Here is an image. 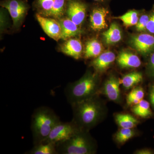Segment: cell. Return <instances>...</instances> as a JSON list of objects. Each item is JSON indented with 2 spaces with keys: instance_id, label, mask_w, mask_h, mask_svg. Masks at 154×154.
Instances as JSON below:
<instances>
[{
  "instance_id": "cell-5",
  "label": "cell",
  "mask_w": 154,
  "mask_h": 154,
  "mask_svg": "<svg viewBox=\"0 0 154 154\" xmlns=\"http://www.w3.org/2000/svg\"><path fill=\"white\" fill-rule=\"evenodd\" d=\"M80 129L73 121L60 122L53 128L47 138L42 143H51L56 145L67 140Z\"/></svg>"
},
{
  "instance_id": "cell-1",
  "label": "cell",
  "mask_w": 154,
  "mask_h": 154,
  "mask_svg": "<svg viewBox=\"0 0 154 154\" xmlns=\"http://www.w3.org/2000/svg\"><path fill=\"white\" fill-rule=\"evenodd\" d=\"M71 105L73 111L72 121L83 130L90 131L105 116V105L97 95Z\"/></svg>"
},
{
  "instance_id": "cell-20",
  "label": "cell",
  "mask_w": 154,
  "mask_h": 154,
  "mask_svg": "<svg viewBox=\"0 0 154 154\" xmlns=\"http://www.w3.org/2000/svg\"><path fill=\"white\" fill-rule=\"evenodd\" d=\"M25 154H58L56 145L51 143H40L34 145L33 148Z\"/></svg>"
},
{
  "instance_id": "cell-18",
  "label": "cell",
  "mask_w": 154,
  "mask_h": 154,
  "mask_svg": "<svg viewBox=\"0 0 154 154\" xmlns=\"http://www.w3.org/2000/svg\"><path fill=\"white\" fill-rule=\"evenodd\" d=\"M103 49V45L99 40L96 39H91L86 43L85 57L89 59L97 57L102 53Z\"/></svg>"
},
{
  "instance_id": "cell-9",
  "label": "cell",
  "mask_w": 154,
  "mask_h": 154,
  "mask_svg": "<svg viewBox=\"0 0 154 154\" xmlns=\"http://www.w3.org/2000/svg\"><path fill=\"white\" fill-rule=\"evenodd\" d=\"M36 18L42 30L48 36L55 41L61 39L62 28L59 22L55 19L43 17L40 14H36Z\"/></svg>"
},
{
  "instance_id": "cell-21",
  "label": "cell",
  "mask_w": 154,
  "mask_h": 154,
  "mask_svg": "<svg viewBox=\"0 0 154 154\" xmlns=\"http://www.w3.org/2000/svg\"><path fill=\"white\" fill-rule=\"evenodd\" d=\"M131 110L134 114L141 118H147L152 115L149 102L144 99L136 105H133Z\"/></svg>"
},
{
  "instance_id": "cell-16",
  "label": "cell",
  "mask_w": 154,
  "mask_h": 154,
  "mask_svg": "<svg viewBox=\"0 0 154 154\" xmlns=\"http://www.w3.org/2000/svg\"><path fill=\"white\" fill-rule=\"evenodd\" d=\"M102 36L104 42L107 45L116 44L122 39V31L117 23L113 22L103 33Z\"/></svg>"
},
{
  "instance_id": "cell-24",
  "label": "cell",
  "mask_w": 154,
  "mask_h": 154,
  "mask_svg": "<svg viewBox=\"0 0 154 154\" xmlns=\"http://www.w3.org/2000/svg\"><path fill=\"white\" fill-rule=\"evenodd\" d=\"M136 131L133 128H121L115 135V140L119 144H123L135 136Z\"/></svg>"
},
{
  "instance_id": "cell-28",
  "label": "cell",
  "mask_w": 154,
  "mask_h": 154,
  "mask_svg": "<svg viewBox=\"0 0 154 154\" xmlns=\"http://www.w3.org/2000/svg\"><path fill=\"white\" fill-rule=\"evenodd\" d=\"M147 72L149 76L154 78V51L151 54L147 68Z\"/></svg>"
},
{
  "instance_id": "cell-15",
  "label": "cell",
  "mask_w": 154,
  "mask_h": 154,
  "mask_svg": "<svg viewBox=\"0 0 154 154\" xmlns=\"http://www.w3.org/2000/svg\"><path fill=\"white\" fill-rule=\"evenodd\" d=\"M59 22L62 28L61 39L66 40L79 36L81 33L79 26L68 17L62 18L60 19Z\"/></svg>"
},
{
  "instance_id": "cell-12",
  "label": "cell",
  "mask_w": 154,
  "mask_h": 154,
  "mask_svg": "<svg viewBox=\"0 0 154 154\" xmlns=\"http://www.w3.org/2000/svg\"><path fill=\"white\" fill-rule=\"evenodd\" d=\"M116 59L115 54L110 51H106L95 58L91 62V66L97 72H105Z\"/></svg>"
},
{
  "instance_id": "cell-8",
  "label": "cell",
  "mask_w": 154,
  "mask_h": 154,
  "mask_svg": "<svg viewBox=\"0 0 154 154\" xmlns=\"http://www.w3.org/2000/svg\"><path fill=\"white\" fill-rule=\"evenodd\" d=\"M87 6L81 0H68L66 14L68 17L78 26L85 19Z\"/></svg>"
},
{
  "instance_id": "cell-32",
  "label": "cell",
  "mask_w": 154,
  "mask_h": 154,
  "mask_svg": "<svg viewBox=\"0 0 154 154\" xmlns=\"http://www.w3.org/2000/svg\"><path fill=\"white\" fill-rule=\"evenodd\" d=\"M93 1H95V2H98L100 3H104L106 2L109 0H93Z\"/></svg>"
},
{
  "instance_id": "cell-4",
  "label": "cell",
  "mask_w": 154,
  "mask_h": 154,
  "mask_svg": "<svg viewBox=\"0 0 154 154\" xmlns=\"http://www.w3.org/2000/svg\"><path fill=\"white\" fill-rule=\"evenodd\" d=\"M56 147L58 154H94L97 146L89 131L80 129L68 139L56 144Z\"/></svg>"
},
{
  "instance_id": "cell-17",
  "label": "cell",
  "mask_w": 154,
  "mask_h": 154,
  "mask_svg": "<svg viewBox=\"0 0 154 154\" xmlns=\"http://www.w3.org/2000/svg\"><path fill=\"white\" fill-rule=\"evenodd\" d=\"M115 119L119 126L121 128H134L139 123L135 117L128 113H119L116 114Z\"/></svg>"
},
{
  "instance_id": "cell-31",
  "label": "cell",
  "mask_w": 154,
  "mask_h": 154,
  "mask_svg": "<svg viewBox=\"0 0 154 154\" xmlns=\"http://www.w3.org/2000/svg\"><path fill=\"white\" fill-rule=\"evenodd\" d=\"M134 153L136 154H154V152L151 149L145 148L137 150L134 152Z\"/></svg>"
},
{
  "instance_id": "cell-13",
  "label": "cell",
  "mask_w": 154,
  "mask_h": 154,
  "mask_svg": "<svg viewBox=\"0 0 154 154\" xmlns=\"http://www.w3.org/2000/svg\"><path fill=\"white\" fill-rule=\"evenodd\" d=\"M60 49L66 55L78 60L82 54L83 45L80 39L73 37L66 40L61 46Z\"/></svg>"
},
{
  "instance_id": "cell-19",
  "label": "cell",
  "mask_w": 154,
  "mask_h": 154,
  "mask_svg": "<svg viewBox=\"0 0 154 154\" xmlns=\"http://www.w3.org/2000/svg\"><path fill=\"white\" fill-rule=\"evenodd\" d=\"M143 80L142 74L140 72H133L125 75L121 80V84L126 90L131 89L141 82Z\"/></svg>"
},
{
  "instance_id": "cell-23",
  "label": "cell",
  "mask_w": 154,
  "mask_h": 154,
  "mask_svg": "<svg viewBox=\"0 0 154 154\" xmlns=\"http://www.w3.org/2000/svg\"><path fill=\"white\" fill-rule=\"evenodd\" d=\"M68 0H54L50 17L60 19L66 10Z\"/></svg>"
},
{
  "instance_id": "cell-22",
  "label": "cell",
  "mask_w": 154,
  "mask_h": 154,
  "mask_svg": "<svg viewBox=\"0 0 154 154\" xmlns=\"http://www.w3.org/2000/svg\"><path fill=\"white\" fill-rule=\"evenodd\" d=\"M144 95V91L141 87H137L133 88L127 96V105L130 106L136 105L143 100Z\"/></svg>"
},
{
  "instance_id": "cell-6",
  "label": "cell",
  "mask_w": 154,
  "mask_h": 154,
  "mask_svg": "<svg viewBox=\"0 0 154 154\" xmlns=\"http://www.w3.org/2000/svg\"><path fill=\"white\" fill-rule=\"evenodd\" d=\"M1 5L8 11L15 27L21 25L29 9L28 3L24 0H5Z\"/></svg>"
},
{
  "instance_id": "cell-14",
  "label": "cell",
  "mask_w": 154,
  "mask_h": 154,
  "mask_svg": "<svg viewBox=\"0 0 154 154\" xmlns=\"http://www.w3.org/2000/svg\"><path fill=\"white\" fill-rule=\"evenodd\" d=\"M116 60L118 65L122 69L137 68L141 65L140 59L136 54L125 51L119 53Z\"/></svg>"
},
{
  "instance_id": "cell-26",
  "label": "cell",
  "mask_w": 154,
  "mask_h": 154,
  "mask_svg": "<svg viewBox=\"0 0 154 154\" xmlns=\"http://www.w3.org/2000/svg\"><path fill=\"white\" fill-rule=\"evenodd\" d=\"M54 0H37V6L40 14L50 17Z\"/></svg>"
},
{
  "instance_id": "cell-2",
  "label": "cell",
  "mask_w": 154,
  "mask_h": 154,
  "mask_svg": "<svg viewBox=\"0 0 154 154\" xmlns=\"http://www.w3.org/2000/svg\"><path fill=\"white\" fill-rule=\"evenodd\" d=\"M99 84L97 74L87 72L80 79L66 88L65 93L68 102L72 105L96 96L99 90Z\"/></svg>"
},
{
  "instance_id": "cell-29",
  "label": "cell",
  "mask_w": 154,
  "mask_h": 154,
  "mask_svg": "<svg viewBox=\"0 0 154 154\" xmlns=\"http://www.w3.org/2000/svg\"><path fill=\"white\" fill-rule=\"evenodd\" d=\"M151 14L146 28V30L150 34H154V8Z\"/></svg>"
},
{
  "instance_id": "cell-7",
  "label": "cell",
  "mask_w": 154,
  "mask_h": 154,
  "mask_svg": "<svg viewBox=\"0 0 154 154\" xmlns=\"http://www.w3.org/2000/svg\"><path fill=\"white\" fill-rule=\"evenodd\" d=\"M129 43L136 51L145 56L154 51V36L149 33L132 35L130 38Z\"/></svg>"
},
{
  "instance_id": "cell-3",
  "label": "cell",
  "mask_w": 154,
  "mask_h": 154,
  "mask_svg": "<svg viewBox=\"0 0 154 154\" xmlns=\"http://www.w3.org/2000/svg\"><path fill=\"white\" fill-rule=\"evenodd\" d=\"M60 121L56 113L49 107L42 106L35 109L31 121L33 144L44 141L53 128Z\"/></svg>"
},
{
  "instance_id": "cell-10",
  "label": "cell",
  "mask_w": 154,
  "mask_h": 154,
  "mask_svg": "<svg viewBox=\"0 0 154 154\" xmlns=\"http://www.w3.org/2000/svg\"><path fill=\"white\" fill-rule=\"evenodd\" d=\"M109 11L103 6H97L92 10L90 17V27L95 31L105 30L108 27L107 19Z\"/></svg>"
},
{
  "instance_id": "cell-27",
  "label": "cell",
  "mask_w": 154,
  "mask_h": 154,
  "mask_svg": "<svg viewBox=\"0 0 154 154\" xmlns=\"http://www.w3.org/2000/svg\"><path fill=\"white\" fill-rule=\"evenodd\" d=\"M150 15L145 14L142 15L139 18L138 22L135 25L136 30L138 32H142L146 30L147 25L149 19Z\"/></svg>"
},
{
  "instance_id": "cell-11",
  "label": "cell",
  "mask_w": 154,
  "mask_h": 154,
  "mask_svg": "<svg viewBox=\"0 0 154 154\" xmlns=\"http://www.w3.org/2000/svg\"><path fill=\"white\" fill-rule=\"evenodd\" d=\"M120 84V80L115 75H111L104 83L102 92L110 101L119 103L121 99Z\"/></svg>"
},
{
  "instance_id": "cell-25",
  "label": "cell",
  "mask_w": 154,
  "mask_h": 154,
  "mask_svg": "<svg viewBox=\"0 0 154 154\" xmlns=\"http://www.w3.org/2000/svg\"><path fill=\"white\" fill-rule=\"evenodd\" d=\"M138 14L137 11L132 10L119 17L118 19L121 20L126 27L134 26L137 25L139 19Z\"/></svg>"
},
{
  "instance_id": "cell-30",
  "label": "cell",
  "mask_w": 154,
  "mask_h": 154,
  "mask_svg": "<svg viewBox=\"0 0 154 154\" xmlns=\"http://www.w3.org/2000/svg\"><path fill=\"white\" fill-rule=\"evenodd\" d=\"M149 98L154 110V84L150 87L149 90Z\"/></svg>"
}]
</instances>
